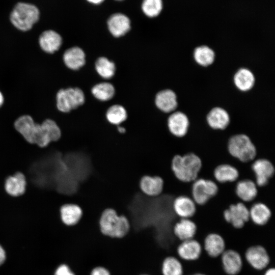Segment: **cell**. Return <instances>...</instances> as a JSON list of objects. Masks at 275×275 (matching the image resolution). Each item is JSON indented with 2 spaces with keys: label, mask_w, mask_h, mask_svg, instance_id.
Segmentation results:
<instances>
[{
  "label": "cell",
  "mask_w": 275,
  "mask_h": 275,
  "mask_svg": "<svg viewBox=\"0 0 275 275\" xmlns=\"http://www.w3.org/2000/svg\"><path fill=\"white\" fill-rule=\"evenodd\" d=\"M202 167L201 158L192 152L182 155H175L171 163V169L174 176L184 183L193 182L197 179Z\"/></svg>",
  "instance_id": "1"
},
{
  "label": "cell",
  "mask_w": 275,
  "mask_h": 275,
  "mask_svg": "<svg viewBox=\"0 0 275 275\" xmlns=\"http://www.w3.org/2000/svg\"><path fill=\"white\" fill-rule=\"evenodd\" d=\"M99 227L101 234L112 238H122L128 234L130 230L128 219L125 215H119L111 208L102 212Z\"/></svg>",
  "instance_id": "2"
},
{
  "label": "cell",
  "mask_w": 275,
  "mask_h": 275,
  "mask_svg": "<svg viewBox=\"0 0 275 275\" xmlns=\"http://www.w3.org/2000/svg\"><path fill=\"white\" fill-rule=\"evenodd\" d=\"M230 155L242 163H250L256 159L257 149L249 136L244 133L232 135L227 144Z\"/></svg>",
  "instance_id": "3"
},
{
  "label": "cell",
  "mask_w": 275,
  "mask_h": 275,
  "mask_svg": "<svg viewBox=\"0 0 275 275\" xmlns=\"http://www.w3.org/2000/svg\"><path fill=\"white\" fill-rule=\"evenodd\" d=\"M39 11L34 5L25 3H18L14 8L10 15L12 23L17 29L26 31L30 30L37 22Z\"/></svg>",
  "instance_id": "4"
},
{
  "label": "cell",
  "mask_w": 275,
  "mask_h": 275,
  "mask_svg": "<svg viewBox=\"0 0 275 275\" xmlns=\"http://www.w3.org/2000/svg\"><path fill=\"white\" fill-rule=\"evenodd\" d=\"M61 136V129L55 121L46 119L41 123L36 122L31 144L45 147L52 142L57 141Z\"/></svg>",
  "instance_id": "5"
},
{
  "label": "cell",
  "mask_w": 275,
  "mask_h": 275,
  "mask_svg": "<svg viewBox=\"0 0 275 275\" xmlns=\"http://www.w3.org/2000/svg\"><path fill=\"white\" fill-rule=\"evenodd\" d=\"M218 191V184L214 180L198 178L191 184V198L197 205H203L214 197Z\"/></svg>",
  "instance_id": "6"
},
{
  "label": "cell",
  "mask_w": 275,
  "mask_h": 275,
  "mask_svg": "<svg viewBox=\"0 0 275 275\" xmlns=\"http://www.w3.org/2000/svg\"><path fill=\"white\" fill-rule=\"evenodd\" d=\"M58 109L64 113H68L84 103L85 96L81 90L78 88L61 89L56 96Z\"/></svg>",
  "instance_id": "7"
},
{
  "label": "cell",
  "mask_w": 275,
  "mask_h": 275,
  "mask_svg": "<svg viewBox=\"0 0 275 275\" xmlns=\"http://www.w3.org/2000/svg\"><path fill=\"white\" fill-rule=\"evenodd\" d=\"M223 215L226 222L236 229L242 228L250 221L249 208L241 201L231 204Z\"/></svg>",
  "instance_id": "8"
},
{
  "label": "cell",
  "mask_w": 275,
  "mask_h": 275,
  "mask_svg": "<svg viewBox=\"0 0 275 275\" xmlns=\"http://www.w3.org/2000/svg\"><path fill=\"white\" fill-rule=\"evenodd\" d=\"M251 167L255 176V182L258 187L267 185L275 175L274 165L266 158H256L251 162Z\"/></svg>",
  "instance_id": "9"
},
{
  "label": "cell",
  "mask_w": 275,
  "mask_h": 275,
  "mask_svg": "<svg viewBox=\"0 0 275 275\" xmlns=\"http://www.w3.org/2000/svg\"><path fill=\"white\" fill-rule=\"evenodd\" d=\"M190 120L184 113L177 111L172 113L167 121V125L170 133L177 138L185 136L190 127Z\"/></svg>",
  "instance_id": "10"
},
{
  "label": "cell",
  "mask_w": 275,
  "mask_h": 275,
  "mask_svg": "<svg viewBox=\"0 0 275 275\" xmlns=\"http://www.w3.org/2000/svg\"><path fill=\"white\" fill-rule=\"evenodd\" d=\"M248 263L255 269L261 270L269 263L270 258L266 250L259 245L249 247L245 253Z\"/></svg>",
  "instance_id": "11"
},
{
  "label": "cell",
  "mask_w": 275,
  "mask_h": 275,
  "mask_svg": "<svg viewBox=\"0 0 275 275\" xmlns=\"http://www.w3.org/2000/svg\"><path fill=\"white\" fill-rule=\"evenodd\" d=\"M206 122L211 129L223 131L231 124V118L226 109L216 106L211 109L207 114Z\"/></svg>",
  "instance_id": "12"
},
{
  "label": "cell",
  "mask_w": 275,
  "mask_h": 275,
  "mask_svg": "<svg viewBox=\"0 0 275 275\" xmlns=\"http://www.w3.org/2000/svg\"><path fill=\"white\" fill-rule=\"evenodd\" d=\"M235 193L240 201L249 204L253 202L258 194V187L250 179L238 180L236 182Z\"/></svg>",
  "instance_id": "13"
},
{
  "label": "cell",
  "mask_w": 275,
  "mask_h": 275,
  "mask_svg": "<svg viewBox=\"0 0 275 275\" xmlns=\"http://www.w3.org/2000/svg\"><path fill=\"white\" fill-rule=\"evenodd\" d=\"M197 205L193 198L186 195L176 197L173 202V209L180 218H191L197 211Z\"/></svg>",
  "instance_id": "14"
},
{
  "label": "cell",
  "mask_w": 275,
  "mask_h": 275,
  "mask_svg": "<svg viewBox=\"0 0 275 275\" xmlns=\"http://www.w3.org/2000/svg\"><path fill=\"white\" fill-rule=\"evenodd\" d=\"M221 261L223 270L228 275H237L242 269L241 256L234 250H225L221 255Z\"/></svg>",
  "instance_id": "15"
},
{
  "label": "cell",
  "mask_w": 275,
  "mask_h": 275,
  "mask_svg": "<svg viewBox=\"0 0 275 275\" xmlns=\"http://www.w3.org/2000/svg\"><path fill=\"white\" fill-rule=\"evenodd\" d=\"M250 220L255 225L263 226L270 221L272 213L269 207L261 202H255L249 208Z\"/></svg>",
  "instance_id": "16"
},
{
  "label": "cell",
  "mask_w": 275,
  "mask_h": 275,
  "mask_svg": "<svg viewBox=\"0 0 275 275\" xmlns=\"http://www.w3.org/2000/svg\"><path fill=\"white\" fill-rule=\"evenodd\" d=\"M174 235L181 241L194 238L197 235V226L190 218H180L174 225Z\"/></svg>",
  "instance_id": "17"
},
{
  "label": "cell",
  "mask_w": 275,
  "mask_h": 275,
  "mask_svg": "<svg viewBox=\"0 0 275 275\" xmlns=\"http://www.w3.org/2000/svg\"><path fill=\"white\" fill-rule=\"evenodd\" d=\"M177 252L178 256L185 261L197 260L202 253V246L194 238L181 241L178 246Z\"/></svg>",
  "instance_id": "18"
},
{
  "label": "cell",
  "mask_w": 275,
  "mask_h": 275,
  "mask_svg": "<svg viewBox=\"0 0 275 275\" xmlns=\"http://www.w3.org/2000/svg\"><path fill=\"white\" fill-rule=\"evenodd\" d=\"M226 243L223 237L217 233L208 234L204 240V248L207 255L216 258L225 251Z\"/></svg>",
  "instance_id": "19"
},
{
  "label": "cell",
  "mask_w": 275,
  "mask_h": 275,
  "mask_svg": "<svg viewBox=\"0 0 275 275\" xmlns=\"http://www.w3.org/2000/svg\"><path fill=\"white\" fill-rule=\"evenodd\" d=\"M26 184L25 175L21 172H17L6 178L4 187L8 195L16 197L25 193Z\"/></svg>",
  "instance_id": "20"
},
{
  "label": "cell",
  "mask_w": 275,
  "mask_h": 275,
  "mask_svg": "<svg viewBox=\"0 0 275 275\" xmlns=\"http://www.w3.org/2000/svg\"><path fill=\"white\" fill-rule=\"evenodd\" d=\"M213 177L214 181L219 184L233 183L239 179V173L237 169L233 165L223 163L214 168Z\"/></svg>",
  "instance_id": "21"
},
{
  "label": "cell",
  "mask_w": 275,
  "mask_h": 275,
  "mask_svg": "<svg viewBox=\"0 0 275 275\" xmlns=\"http://www.w3.org/2000/svg\"><path fill=\"white\" fill-rule=\"evenodd\" d=\"M163 187V181L159 176L146 175L142 177L140 181L141 191L148 197L159 196L162 192Z\"/></svg>",
  "instance_id": "22"
},
{
  "label": "cell",
  "mask_w": 275,
  "mask_h": 275,
  "mask_svg": "<svg viewBox=\"0 0 275 275\" xmlns=\"http://www.w3.org/2000/svg\"><path fill=\"white\" fill-rule=\"evenodd\" d=\"M107 25L111 33L114 36L119 37L124 35L129 31L130 28V21L125 15L116 13L109 18Z\"/></svg>",
  "instance_id": "23"
},
{
  "label": "cell",
  "mask_w": 275,
  "mask_h": 275,
  "mask_svg": "<svg viewBox=\"0 0 275 275\" xmlns=\"http://www.w3.org/2000/svg\"><path fill=\"white\" fill-rule=\"evenodd\" d=\"M155 101L156 106L164 113L173 112L178 106L177 95L170 89L159 92L156 94Z\"/></svg>",
  "instance_id": "24"
},
{
  "label": "cell",
  "mask_w": 275,
  "mask_h": 275,
  "mask_svg": "<svg viewBox=\"0 0 275 275\" xmlns=\"http://www.w3.org/2000/svg\"><path fill=\"white\" fill-rule=\"evenodd\" d=\"M39 45L45 52L52 53L57 51L62 43L61 36L52 30L43 32L39 39Z\"/></svg>",
  "instance_id": "25"
},
{
  "label": "cell",
  "mask_w": 275,
  "mask_h": 275,
  "mask_svg": "<svg viewBox=\"0 0 275 275\" xmlns=\"http://www.w3.org/2000/svg\"><path fill=\"white\" fill-rule=\"evenodd\" d=\"M62 222L67 226L76 225L80 220L82 211L80 207L74 204H66L60 209Z\"/></svg>",
  "instance_id": "26"
},
{
  "label": "cell",
  "mask_w": 275,
  "mask_h": 275,
  "mask_svg": "<svg viewBox=\"0 0 275 275\" xmlns=\"http://www.w3.org/2000/svg\"><path fill=\"white\" fill-rule=\"evenodd\" d=\"M233 81L235 87L239 91L246 92L254 87L255 77L250 70L246 68H241L234 74Z\"/></svg>",
  "instance_id": "27"
},
{
  "label": "cell",
  "mask_w": 275,
  "mask_h": 275,
  "mask_svg": "<svg viewBox=\"0 0 275 275\" xmlns=\"http://www.w3.org/2000/svg\"><path fill=\"white\" fill-rule=\"evenodd\" d=\"M63 60L67 67L72 70H77L85 63V54L78 47H71L64 52Z\"/></svg>",
  "instance_id": "28"
},
{
  "label": "cell",
  "mask_w": 275,
  "mask_h": 275,
  "mask_svg": "<svg viewBox=\"0 0 275 275\" xmlns=\"http://www.w3.org/2000/svg\"><path fill=\"white\" fill-rule=\"evenodd\" d=\"M193 57L195 62L200 66L207 67L212 65L215 60L214 50L207 45H200L194 50Z\"/></svg>",
  "instance_id": "29"
},
{
  "label": "cell",
  "mask_w": 275,
  "mask_h": 275,
  "mask_svg": "<svg viewBox=\"0 0 275 275\" xmlns=\"http://www.w3.org/2000/svg\"><path fill=\"white\" fill-rule=\"evenodd\" d=\"M161 272L162 275H183V269L181 263L177 258L169 256L162 262Z\"/></svg>",
  "instance_id": "30"
},
{
  "label": "cell",
  "mask_w": 275,
  "mask_h": 275,
  "mask_svg": "<svg viewBox=\"0 0 275 275\" xmlns=\"http://www.w3.org/2000/svg\"><path fill=\"white\" fill-rule=\"evenodd\" d=\"M106 118L110 124L117 126L126 120L127 114L122 106L117 104L108 108L106 114Z\"/></svg>",
  "instance_id": "31"
},
{
  "label": "cell",
  "mask_w": 275,
  "mask_h": 275,
  "mask_svg": "<svg viewBox=\"0 0 275 275\" xmlns=\"http://www.w3.org/2000/svg\"><path fill=\"white\" fill-rule=\"evenodd\" d=\"M93 95L98 99L107 101L111 99L115 94V89L110 83L102 82L96 85L92 89Z\"/></svg>",
  "instance_id": "32"
},
{
  "label": "cell",
  "mask_w": 275,
  "mask_h": 275,
  "mask_svg": "<svg viewBox=\"0 0 275 275\" xmlns=\"http://www.w3.org/2000/svg\"><path fill=\"white\" fill-rule=\"evenodd\" d=\"M95 68L98 73L104 78H111L116 70L114 63L105 57L99 58L96 61Z\"/></svg>",
  "instance_id": "33"
},
{
  "label": "cell",
  "mask_w": 275,
  "mask_h": 275,
  "mask_svg": "<svg viewBox=\"0 0 275 275\" xmlns=\"http://www.w3.org/2000/svg\"><path fill=\"white\" fill-rule=\"evenodd\" d=\"M142 9L144 14L148 17L158 16L162 9V0H144Z\"/></svg>",
  "instance_id": "34"
},
{
  "label": "cell",
  "mask_w": 275,
  "mask_h": 275,
  "mask_svg": "<svg viewBox=\"0 0 275 275\" xmlns=\"http://www.w3.org/2000/svg\"><path fill=\"white\" fill-rule=\"evenodd\" d=\"M54 275H75L66 264H61L56 270Z\"/></svg>",
  "instance_id": "35"
},
{
  "label": "cell",
  "mask_w": 275,
  "mask_h": 275,
  "mask_svg": "<svg viewBox=\"0 0 275 275\" xmlns=\"http://www.w3.org/2000/svg\"><path fill=\"white\" fill-rule=\"evenodd\" d=\"M90 275H111V273L105 267L97 266L92 270Z\"/></svg>",
  "instance_id": "36"
},
{
  "label": "cell",
  "mask_w": 275,
  "mask_h": 275,
  "mask_svg": "<svg viewBox=\"0 0 275 275\" xmlns=\"http://www.w3.org/2000/svg\"><path fill=\"white\" fill-rule=\"evenodd\" d=\"M6 258V252L3 248L0 245V265L5 262Z\"/></svg>",
  "instance_id": "37"
},
{
  "label": "cell",
  "mask_w": 275,
  "mask_h": 275,
  "mask_svg": "<svg viewBox=\"0 0 275 275\" xmlns=\"http://www.w3.org/2000/svg\"><path fill=\"white\" fill-rule=\"evenodd\" d=\"M264 275H275V269L273 267L268 268L264 273Z\"/></svg>",
  "instance_id": "38"
},
{
  "label": "cell",
  "mask_w": 275,
  "mask_h": 275,
  "mask_svg": "<svg viewBox=\"0 0 275 275\" xmlns=\"http://www.w3.org/2000/svg\"><path fill=\"white\" fill-rule=\"evenodd\" d=\"M89 2L93 4H99L102 3L104 0H87Z\"/></svg>",
  "instance_id": "39"
},
{
  "label": "cell",
  "mask_w": 275,
  "mask_h": 275,
  "mask_svg": "<svg viewBox=\"0 0 275 275\" xmlns=\"http://www.w3.org/2000/svg\"><path fill=\"white\" fill-rule=\"evenodd\" d=\"M4 97L2 93L0 92V107L3 105L4 102Z\"/></svg>",
  "instance_id": "40"
},
{
  "label": "cell",
  "mask_w": 275,
  "mask_h": 275,
  "mask_svg": "<svg viewBox=\"0 0 275 275\" xmlns=\"http://www.w3.org/2000/svg\"><path fill=\"white\" fill-rule=\"evenodd\" d=\"M190 275H206L204 273H194V274H190Z\"/></svg>",
  "instance_id": "41"
},
{
  "label": "cell",
  "mask_w": 275,
  "mask_h": 275,
  "mask_svg": "<svg viewBox=\"0 0 275 275\" xmlns=\"http://www.w3.org/2000/svg\"><path fill=\"white\" fill-rule=\"evenodd\" d=\"M141 275H148V274H141Z\"/></svg>",
  "instance_id": "42"
},
{
  "label": "cell",
  "mask_w": 275,
  "mask_h": 275,
  "mask_svg": "<svg viewBox=\"0 0 275 275\" xmlns=\"http://www.w3.org/2000/svg\"><path fill=\"white\" fill-rule=\"evenodd\" d=\"M117 1H122V0H117Z\"/></svg>",
  "instance_id": "43"
}]
</instances>
